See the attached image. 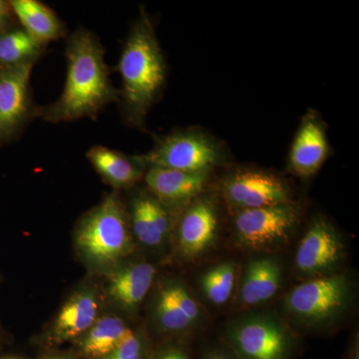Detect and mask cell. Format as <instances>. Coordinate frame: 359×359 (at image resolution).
<instances>
[{
    "mask_svg": "<svg viewBox=\"0 0 359 359\" xmlns=\"http://www.w3.org/2000/svg\"><path fill=\"white\" fill-rule=\"evenodd\" d=\"M65 56L67 73L62 93L55 102L35 107L34 117L53 124L81 118L96 121L106 106L119 101L102 44L93 32L80 28L68 39Z\"/></svg>",
    "mask_w": 359,
    "mask_h": 359,
    "instance_id": "6da1fadb",
    "label": "cell"
},
{
    "mask_svg": "<svg viewBox=\"0 0 359 359\" xmlns=\"http://www.w3.org/2000/svg\"><path fill=\"white\" fill-rule=\"evenodd\" d=\"M116 70L122 88L119 101L123 118L131 127L143 128L149 110L166 80V63L148 14L142 9L132 26Z\"/></svg>",
    "mask_w": 359,
    "mask_h": 359,
    "instance_id": "7a4b0ae2",
    "label": "cell"
},
{
    "mask_svg": "<svg viewBox=\"0 0 359 359\" xmlns=\"http://www.w3.org/2000/svg\"><path fill=\"white\" fill-rule=\"evenodd\" d=\"M75 244L87 266L101 273H109L131 255L134 245L128 212L116 191L80 219Z\"/></svg>",
    "mask_w": 359,
    "mask_h": 359,
    "instance_id": "3957f363",
    "label": "cell"
},
{
    "mask_svg": "<svg viewBox=\"0 0 359 359\" xmlns=\"http://www.w3.org/2000/svg\"><path fill=\"white\" fill-rule=\"evenodd\" d=\"M348 276L332 273L316 276L294 287L287 297V311L306 325H323L341 316L351 302Z\"/></svg>",
    "mask_w": 359,
    "mask_h": 359,
    "instance_id": "277c9868",
    "label": "cell"
},
{
    "mask_svg": "<svg viewBox=\"0 0 359 359\" xmlns=\"http://www.w3.org/2000/svg\"><path fill=\"white\" fill-rule=\"evenodd\" d=\"M230 351L238 359H290L294 339L278 318L250 314L231 323L226 332Z\"/></svg>",
    "mask_w": 359,
    "mask_h": 359,
    "instance_id": "5b68a950",
    "label": "cell"
},
{
    "mask_svg": "<svg viewBox=\"0 0 359 359\" xmlns=\"http://www.w3.org/2000/svg\"><path fill=\"white\" fill-rule=\"evenodd\" d=\"M222 153L219 146L202 132H174L157 141L147 154L137 159L149 167L167 168L189 173H209L219 164Z\"/></svg>",
    "mask_w": 359,
    "mask_h": 359,
    "instance_id": "8992f818",
    "label": "cell"
},
{
    "mask_svg": "<svg viewBox=\"0 0 359 359\" xmlns=\"http://www.w3.org/2000/svg\"><path fill=\"white\" fill-rule=\"evenodd\" d=\"M299 219L301 210L292 202L242 210L233 218V230L238 244L245 249L268 250L287 242Z\"/></svg>",
    "mask_w": 359,
    "mask_h": 359,
    "instance_id": "52a82bcc",
    "label": "cell"
},
{
    "mask_svg": "<svg viewBox=\"0 0 359 359\" xmlns=\"http://www.w3.org/2000/svg\"><path fill=\"white\" fill-rule=\"evenodd\" d=\"M35 65L0 69V145L8 143L22 131L35 106L30 93V76Z\"/></svg>",
    "mask_w": 359,
    "mask_h": 359,
    "instance_id": "ba28073f",
    "label": "cell"
},
{
    "mask_svg": "<svg viewBox=\"0 0 359 359\" xmlns=\"http://www.w3.org/2000/svg\"><path fill=\"white\" fill-rule=\"evenodd\" d=\"M222 194L226 202L237 211L292 202L285 182L266 172L243 171L231 175L222 184Z\"/></svg>",
    "mask_w": 359,
    "mask_h": 359,
    "instance_id": "9c48e42d",
    "label": "cell"
},
{
    "mask_svg": "<svg viewBox=\"0 0 359 359\" xmlns=\"http://www.w3.org/2000/svg\"><path fill=\"white\" fill-rule=\"evenodd\" d=\"M346 255L339 231L325 219H316L299 243L295 269L308 276L330 275Z\"/></svg>",
    "mask_w": 359,
    "mask_h": 359,
    "instance_id": "30bf717a",
    "label": "cell"
},
{
    "mask_svg": "<svg viewBox=\"0 0 359 359\" xmlns=\"http://www.w3.org/2000/svg\"><path fill=\"white\" fill-rule=\"evenodd\" d=\"M218 209L210 196H198L187 205L177 230L180 255L186 259L204 256L217 240Z\"/></svg>",
    "mask_w": 359,
    "mask_h": 359,
    "instance_id": "8fae6325",
    "label": "cell"
},
{
    "mask_svg": "<svg viewBox=\"0 0 359 359\" xmlns=\"http://www.w3.org/2000/svg\"><path fill=\"white\" fill-rule=\"evenodd\" d=\"M101 302L96 290L83 287L71 295L49 330V344H67L83 337L100 316Z\"/></svg>",
    "mask_w": 359,
    "mask_h": 359,
    "instance_id": "7c38bea8",
    "label": "cell"
},
{
    "mask_svg": "<svg viewBox=\"0 0 359 359\" xmlns=\"http://www.w3.org/2000/svg\"><path fill=\"white\" fill-rule=\"evenodd\" d=\"M156 273L147 262H123L107 273L106 294L122 311L134 313L152 287Z\"/></svg>",
    "mask_w": 359,
    "mask_h": 359,
    "instance_id": "4fadbf2b",
    "label": "cell"
},
{
    "mask_svg": "<svg viewBox=\"0 0 359 359\" xmlns=\"http://www.w3.org/2000/svg\"><path fill=\"white\" fill-rule=\"evenodd\" d=\"M149 192L170 211L187 207L201 195L208 173H189L167 168L149 167L144 174Z\"/></svg>",
    "mask_w": 359,
    "mask_h": 359,
    "instance_id": "5bb4252c",
    "label": "cell"
},
{
    "mask_svg": "<svg viewBox=\"0 0 359 359\" xmlns=\"http://www.w3.org/2000/svg\"><path fill=\"white\" fill-rule=\"evenodd\" d=\"M128 212L132 236L147 248H159L171 230V211L150 192L137 193Z\"/></svg>",
    "mask_w": 359,
    "mask_h": 359,
    "instance_id": "9a60e30c",
    "label": "cell"
},
{
    "mask_svg": "<svg viewBox=\"0 0 359 359\" xmlns=\"http://www.w3.org/2000/svg\"><path fill=\"white\" fill-rule=\"evenodd\" d=\"M327 154V139L323 125L316 115H306L290 150V171L299 177L313 176L323 166Z\"/></svg>",
    "mask_w": 359,
    "mask_h": 359,
    "instance_id": "2e32d148",
    "label": "cell"
},
{
    "mask_svg": "<svg viewBox=\"0 0 359 359\" xmlns=\"http://www.w3.org/2000/svg\"><path fill=\"white\" fill-rule=\"evenodd\" d=\"M283 271L276 257H257L245 266L238 301L243 306H254L273 299L282 285Z\"/></svg>",
    "mask_w": 359,
    "mask_h": 359,
    "instance_id": "e0dca14e",
    "label": "cell"
},
{
    "mask_svg": "<svg viewBox=\"0 0 359 359\" xmlns=\"http://www.w3.org/2000/svg\"><path fill=\"white\" fill-rule=\"evenodd\" d=\"M86 157L97 174L115 190L131 188L146 172L137 156L125 155L105 146L89 149Z\"/></svg>",
    "mask_w": 359,
    "mask_h": 359,
    "instance_id": "ac0fdd59",
    "label": "cell"
},
{
    "mask_svg": "<svg viewBox=\"0 0 359 359\" xmlns=\"http://www.w3.org/2000/svg\"><path fill=\"white\" fill-rule=\"evenodd\" d=\"M13 13L20 20L21 28L33 39L46 46L49 42L65 35V25L55 11L39 0L9 1Z\"/></svg>",
    "mask_w": 359,
    "mask_h": 359,
    "instance_id": "d6986e66",
    "label": "cell"
},
{
    "mask_svg": "<svg viewBox=\"0 0 359 359\" xmlns=\"http://www.w3.org/2000/svg\"><path fill=\"white\" fill-rule=\"evenodd\" d=\"M129 330L119 316H101L77 340L78 351L86 359H102L119 346Z\"/></svg>",
    "mask_w": 359,
    "mask_h": 359,
    "instance_id": "ffe728a7",
    "label": "cell"
},
{
    "mask_svg": "<svg viewBox=\"0 0 359 359\" xmlns=\"http://www.w3.org/2000/svg\"><path fill=\"white\" fill-rule=\"evenodd\" d=\"M46 46L33 39L23 28L13 27L0 33V69L35 65Z\"/></svg>",
    "mask_w": 359,
    "mask_h": 359,
    "instance_id": "44dd1931",
    "label": "cell"
},
{
    "mask_svg": "<svg viewBox=\"0 0 359 359\" xmlns=\"http://www.w3.org/2000/svg\"><path fill=\"white\" fill-rule=\"evenodd\" d=\"M153 318L158 330L163 334H181L195 327L192 321L177 306L165 283L156 295Z\"/></svg>",
    "mask_w": 359,
    "mask_h": 359,
    "instance_id": "7402d4cb",
    "label": "cell"
},
{
    "mask_svg": "<svg viewBox=\"0 0 359 359\" xmlns=\"http://www.w3.org/2000/svg\"><path fill=\"white\" fill-rule=\"evenodd\" d=\"M237 264L233 262L212 266L201 278V287L208 301L222 306L230 299L237 278Z\"/></svg>",
    "mask_w": 359,
    "mask_h": 359,
    "instance_id": "603a6c76",
    "label": "cell"
},
{
    "mask_svg": "<svg viewBox=\"0 0 359 359\" xmlns=\"http://www.w3.org/2000/svg\"><path fill=\"white\" fill-rule=\"evenodd\" d=\"M150 353L145 339L130 328L119 346L102 359H148Z\"/></svg>",
    "mask_w": 359,
    "mask_h": 359,
    "instance_id": "cb8c5ba5",
    "label": "cell"
},
{
    "mask_svg": "<svg viewBox=\"0 0 359 359\" xmlns=\"http://www.w3.org/2000/svg\"><path fill=\"white\" fill-rule=\"evenodd\" d=\"M165 283L179 309L192 321L194 325H197L202 318L201 308L188 287L178 280H168Z\"/></svg>",
    "mask_w": 359,
    "mask_h": 359,
    "instance_id": "d4e9b609",
    "label": "cell"
},
{
    "mask_svg": "<svg viewBox=\"0 0 359 359\" xmlns=\"http://www.w3.org/2000/svg\"><path fill=\"white\" fill-rule=\"evenodd\" d=\"M148 359H191L190 354L178 344H168L151 351Z\"/></svg>",
    "mask_w": 359,
    "mask_h": 359,
    "instance_id": "484cf974",
    "label": "cell"
},
{
    "mask_svg": "<svg viewBox=\"0 0 359 359\" xmlns=\"http://www.w3.org/2000/svg\"><path fill=\"white\" fill-rule=\"evenodd\" d=\"M202 359H238L231 351L212 347L208 349L203 355Z\"/></svg>",
    "mask_w": 359,
    "mask_h": 359,
    "instance_id": "4316f807",
    "label": "cell"
},
{
    "mask_svg": "<svg viewBox=\"0 0 359 359\" xmlns=\"http://www.w3.org/2000/svg\"><path fill=\"white\" fill-rule=\"evenodd\" d=\"M13 20V15L0 16V33L6 32V30L13 27L14 23Z\"/></svg>",
    "mask_w": 359,
    "mask_h": 359,
    "instance_id": "83f0119b",
    "label": "cell"
},
{
    "mask_svg": "<svg viewBox=\"0 0 359 359\" xmlns=\"http://www.w3.org/2000/svg\"><path fill=\"white\" fill-rule=\"evenodd\" d=\"M2 15H13L9 1L0 0V16Z\"/></svg>",
    "mask_w": 359,
    "mask_h": 359,
    "instance_id": "f1b7e54d",
    "label": "cell"
},
{
    "mask_svg": "<svg viewBox=\"0 0 359 359\" xmlns=\"http://www.w3.org/2000/svg\"><path fill=\"white\" fill-rule=\"evenodd\" d=\"M351 359H358V346L353 347V351H351Z\"/></svg>",
    "mask_w": 359,
    "mask_h": 359,
    "instance_id": "f546056e",
    "label": "cell"
},
{
    "mask_svg": "<svg viewBox=\"0 0 359 359\" xmlns=\"http://www.w3.org/2000/svg\"><path fill=\"white\" fill-rule=\"evenodd\" d=\"M48 359H72V358H66V356H55V358H50Z\"/></svg>",
    "mask_w": 359,
    "mask_h": 359,
    "instance_id": "4dcf8cb0",
    "label": "cell"
},
{
    "mask_svg": "<svg viewBox=\"0 0 359 359\" xmlns=\"http://www.w3.org/2000/svg\"><path fill=\"white\" fill-rule=\"evenodd\" d=\"M0 359H16V358H0Z\"/></svg>",
    "mask_w": 359,
    "mask_h": 359,
    "instance_id": "1f68e13d",
    "label": "cell"
},
{
    "mask_svg": "<svg viewBox=\"0 0 359 359\" xmlns=\"http://www.w3.org/2000/svg\"><path fill=\"white\" fill-rule=\"evenodd\" d=\"M0 339H1V332H0Z\"/></svg>",
    "mask_w": 359,
    "mask_h": 359,
    "instance_id": "d6a6232c",
    "label": "cell"
}]
</instances>
